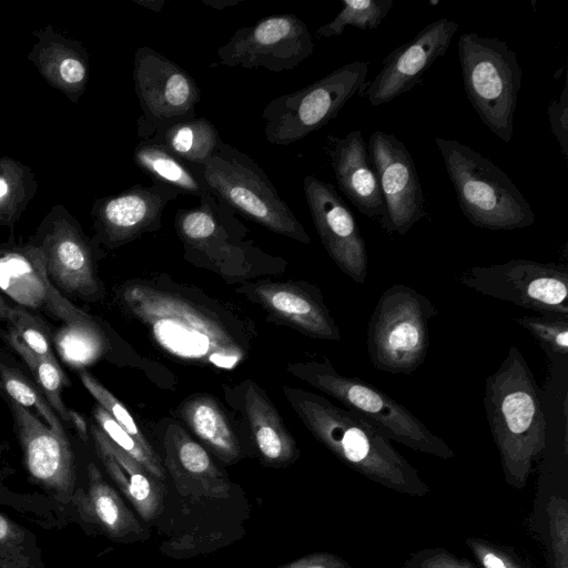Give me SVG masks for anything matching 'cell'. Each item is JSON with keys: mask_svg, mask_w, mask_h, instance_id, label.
Instances as JSON below:
<instances>
[{"mask_svg": "<svg viewBox=\"0 0 568 568\" xmlns=\"http://www.w3.org/2000/svg\"><path fill=\"white\" fill-rule=\"evenodd\" d=\"M118 297L155 344L176 359L226 371L251 351L252 327L200 290L165 277L138 278L122 284Z\"/></svg>", "mask_w": 568, "mask_h": 568, "instance_id": "1", "label": "cell"}, {"mask_svg": "<svg viewBox=\"0 0 568 568\" xmlns=\"http://www.w3.org/2000/svg\"><path fill=\"white\" fill-rule=\"evenodd\" d=\"M174 229L183 257L229 283L280 274L286 267L283 258L270 255L247 239V229L235 212L211 192L200 197L197 206L179 209Z\"/></svg>", "mask_w": 568, "mask_h": 568, "instance_id": "2", "label": "cell"}, {"mask_svg": "<svg viewBox=\"0 0 568 568\" xmlns=\"http://www.w3.org/2000/svg\"><path fill=\"white\" fill-rule=\"evenodd\" d=\"M484 407L505 467L525 473L545 447L546 419L538 385L517 346L486 377Z\"/></svg>", "mask_w": 568, "mask_h": 568, "instance_id": "3", "label": "cell"}, {"mask_svg": "<svg viewBox=\"0 0 568 568\" xmlns=\"http://www.w3.org/2000/svg\"><path fill=\"white\" fill-rule=\"evenodd\" d=\"M435 143L459 207L473 225L510 231L534 224L531 206L501 169L457 140L437 136Z\"/></svg>", "mask_w": 568, "mask_h": 568, "instance_id": "4", "label": "cell"}, {"mask_svg": "<svg viewBox=\"0 0 568 568\" xmlns=\"http://www.w3.org/2000/svg\"><path fill=\"white\" fill-rule=\"evenodd\" d=\"M283 394L310 433L345 463L383 476L407 473L389 437L362 415L301 388L284 386Z\"/></svg>", "mask_w": 568, "mask_h": 568, "instance_id": "5", "label": "cell"}, {"mask_svg": "<svg viewBox=\"0 0 568 568\" xmlns=\"http://www.w3.org/2000/svg\"><path fill=\"white\" fill-rule=\"evenodd\" d=\"M206 189L235 213L303 244L311 237L264 170L247 154L222 141L200 165Z\"/></svg>", "mask_w": 568, "mask_h": 568, "instance_id": "6", "label": "cell"}, {"mask_svg": "<svg viewBox=\"0 0 568 568\" xmlns=\"http://www.w3.org/2000/svg\"><path fill=\"white\" fill-rule=\"evenodd\" d=\"M458 59L467 98L483 123L510 142L523 70L506 42L475 32L459 37Z\"/></svg>", "mask_w": 568, "mask_h": 568, "instance_id": "7", "label": "cell"}, {"mask_svg": "<svg viewBox=\"0 0 568 568\" xmlns=\"http://www.w3.org/2000/svg\"><path fill=\"white\" fill-rule=\"evenodd\" d=\"M287 372L316 389L332 396L375 424L389 438L414 449L447 457L452 450L415 415L385 392L357 377L341 375L329 362H295Z\"/></svg>", "mask_w": 568, "mask_h": 568, "instance_id": "8", "label": "cell"}, {"mask_svg": "<svg viewBox=\"0 0 568 568\" xmlns=\"http://www.w3.org/2000/svg\"><path fill=\"white\" fill-rule=\"evenodd\" d=\"M434 304L415 288L394 284L379 297L368 322L367 353L373 366L392 374H412L425 361Z\"/></svg>", "mask_w": 568, "mask_h": 568, "instance_id": "9", "label": "cell"}, {"mask_svg": "<svg viewBox=\"0 0 568 568\" xmlns=\"http://www.w3.org/2000/svg\"><path fill=\"white\" fill-rule=\"evenodd\" d=\"M367 72L366 62L353 61L305 88L271 100L262 112L267 142L288 145L326 125L361 91Z\"/></svg>", "mask_w": 568, "mask_h": 568, "instance_id": "10", "label": "cell"}, {"mask_svg": "<svg viewBox=\"0 0 568 568\" xmlns=\"http://www.w3.org/2000/svg\"><path fill=\"white\" fill-rule=\"evenodd\" d=\"M29 242L41 250L55 288L87 302L104 298L105 288L95 267L99 248L64 205L51 207Z\"/></svg>", "mask_w": 568, "mask_h": 568, "instance_id": "11", "label": "cell"}, {"mask_svg": "<svg viewBox=\"0 0 568 568\" xmlns=\"http://www.w3.org/2000/svg\"><path fill=\"white\" fill-rule=\"evenodd\" d=\"M457 281L516 306L568 315V267L564 264L517 258L470 267Z\"/></svg>", "mask_w": 568, "mask_h": 568, "instance_id": "12", "label": "cell"}, {"mask_svg": "<svg viewBox=\"0 0 568 568\" xmlns=\"http://www.w3.org/2000/svg\"><path fill=\"white\" fill-rule=\"evenodd\" d=\"M133 82L142 115L138 135L150 138L170 124L195 118L201 90L195 80L179 64L150 47L136 49Z\"/></svg>", "mask_w": 568, "mask_h": 568, "instance_id": "13", "label": "cell"}, {"mask_svg": "<svg viewBox=\"0 0 568 568\" xmlns=\"http://www.w3.org/2000/svg\"><path fill=\"white\" fill-rule=\"evenodd\" d=\"M314 51L313 36L295 14H274L237 29L217 49L216 64L290 71Z\"/></svg>", "mask_w": 568, "mask_h": 568, "instance_id": "14", "label": "cell"}, {"mask_svg": "<svg viewBox=\"0 0 568 568\" xmlns=\"http://www.w3.org/2000/svg\"><path fill=\"white\" fill-rule=\"evenodd\" d=\"M367 150L385 204L379 220L387 233L405 235L424 215V195L409 151L395 135L374 131Z\"/></svg>", "mask_w": 568, "mask_h": 568, "instance_id": "15", "label": "cell"}, {"mask_svg": "<svg viewBox=\"0 0 568 568\" xmlns=\"http://www.w3.org/2000/svg\"><path fill=\"white\" fill-rule=\"evenodd\" d=\"M0 292L17 305L43 312L63 324L89 320L90 314L74 306L50 282L41 250L31 242L0 243Z\"/></svg>", "mask_w": 568, "mask_h": 568, "instance_id": "16", "label": "cell"}, {"mask_svg": "<svg viewBox=\"0 0 568 568\" xmlns=\"http://www.w3.org/2000/svg\"><path fill=\"white\" fill-rule=\"evenodd\" d=\"M179 195L182 193L176 189L153 182L97 199L91 209L95 232L92 242L98 248L113 250L159 230L164 209Z\"/></svg>", "mask_w": 568, "mask_h": 568, "instance_id": "17", "label": "cell"}, {"mask_svg": "<svg viewBox=\"0 0 568 568\" xmlns=\"http://www.w3.org/2000/svg\"><path fill=\"white\" fill-rule=\"evenodd\" d=\"M303 190L328 256L344 274L363 284L368 265L366 244L349 207L332 184L314 175H305Z\"/></svg>", "mask_w": 568, "mask_h": 568, "instance_id": "18", "label": "cell"}, {"mask_svg": "<svg viewBox=\"0 0 568 568\" xmlns=\"http://www.w3.org/2000/svg\"><path fill=\"white\" fill-rule=\"evenodd\" d=\"M458 28L455 21L440 18L423 28L407 43L395 48L383 60L376 77L364 84V97L373 106H378L410 91L432 64L446 53Z\"/></svg>", "mask_w": 568, "mask_h": 568, "instance_id": "19", "label": "cell"}, {"mask_svg": "<svg viewBox=\"0 0 568 568\" xmlns=\"http://www.w3.org/2000/svg\"><path fill=\"white\" fill-rule=\"evenodd\" d=\"M235 292L258 304L276 322L313 338L339 341V328L318 287L306 282H245Z\"/></svg>", "mask_w": 568, "mask_h": 568, "instance_id": "20", "label": "cell"}, {"mask_svg": "<svg viewBox=\"0 0 568 568\" xmlns=\"http://www.w3.org/2000/svg\"><path fill=\"white\" fill-rule=\"evenodd\" d=\"M6 400L14 419V429L30 477L63 500L71 499L75 487V463L69 439L58 436L30 409Z\"/></svg>", "mask_w": 568, "mask_h": 568, "instance_id": "21", "label": "cell"}, {"mask_svg": "<svg viewBox=\"0 0 568 568\" xmlns=\"http://www.w3.org/2000/svg\"><path fill=\"white\" fill-rule=\"evenodd\" d=\"M164 468L176 490L193 498L225 499L232 484L207 450L176 422L163 429Z\"/></svg>", "mask_w": 568, "mask_h": 568, "instance_id": "22", "label": "cell"}, {"mask_svg": "<svg viewBox=\"0 0 568 568\" xmlns=\"http://www.w3.org/2000/svg\"><path fill=\"white\" fill-rule=\"evenodd\" d=\"M326 152L341 191L367 217L381 220L385 204L362 131L326 136Z\"/></svg>", "mask_w": 568, "mask_h": 568, "instance_id": "23", "label": "cell"}, {"mask_svg": "<svg viewBox=\"0 0 568 568\" xmlns=\"http://www.w3.org/2000/svg\"><path fill=\"white\" fill-rule=\"evenodd\" d=\"M33 34L38 41L27 59L52 88L78 103L89 82L88 51L81 42L57 32L50 24Z\"/></svg>", "mask_w": 568, "mask_h": 568, "instance_id": "24", "label": "cell"}, {"mask_svg": "<svg viewBox=\"0 0 568 568\" xmlns=\"http://www.w3.org/2000/svg\"><path fill=\"white\" fill-rule=\"evenodd\" d=\"M91 435L105 471L140 517L145 521L158 518L166 493L162 481L115 446L98 425H91Z\"/></svg>", "mask_w": 568, "mask_h": 568, "instance_id": "25", "label": "cell"}, {"mask_svg": "<svg viewBox=\"0 0 568 568\" xmlns=\"http://www.w3.org/2000/svg\"><path fill=\"white\" fill-rule=\"evenodd\" d=\"M254 446L264 464L285 467L300 455L297 444L266 393L252 379L239 385Z\"/></svg>", "mask_w": 568, "mask_h": 568, "instance_id": "26", "label": "cell"}, {"mask_svg": "<svg viewBox=\"0 0 568 568\" xmlns=\"http://www.w3.org/2000/svg\"><path fill=\"white\" fill-rule=\"evenodd\" d=\"M71 499L82 518L115 541L139 539L148 532L93 463L88 465V490L74 493Z\"/></svg>", "mask_w": 568, "mask_h": 568, "instance_id": "27", "label": "cell"}, {"mask_svg": "<svg viewBox=\"0 0 568 568\" xmlns=\"http://www.w3.org/2000/svg\"><path fill=\"white\" fill-rule=\"evenodd\" d=\"M178 415L201 445L221 462L232 465L242 458L239 437L216 398L207 394H194L181 403Z\"/></svg>", "mask_w": 568, "mask_h": 568, "instance_id": "28", "label": "cell"}, {"mask_svg": "<svg viewBox=\"0 0 568 568\" xmlns=\"http://www.w3.org/2000/svg\"><path fill=\"white\" fill-rule=\"evenodd\" d=\"M133 161L153 182L176 189L182 194L200 199L210 193L202 180L200 165L182 161L150 139H140L134 148Z\"/></svg>", "mask_w": 568, "mask_h": 568, "instance_id": "29", "label": "cell"}, {"mask_svg": "<svg viewBox=\"0 0 568 568\" xmlns=\"http://www.w3.org/2000/svg\"><path fill=\"white\" fill-rule=\"evenodd\" d=\"M182 161L203 165L223 141L216 128L205 118L176 122L155 131L150 138Z\"/></svg>", "mask_w": 568, "mask_h": 568, "instance_id": "30", "label": "cell"}, {"mask_svg": "<svg viewBox=\"0 0 568 568\" xmlns=\"http://www.w3.org/2000/svg\"><path fill=\"white\" fill-rule=\"evenodd\" d=\"M53 346L65 363L79 369L104 357L111 349L106 333L93 316L63 324L53 333Z\"/></svg>", "mask_w": 568, "mask_h": 568, "instance_id": "31", "label": "cell"}, {"mask_svg": "<svg viewBox=\"0 0 568 568\" xmlns=\"http://www.w3.org/2000/svg\"><path fill=\"white\" fill-rule=\"evenodd\" d=\"M38 191L32 169L11 156L0 158V226L13 231Z\"/></svg>", "mask_w": 568, "mask_h": 568, "instance_id": "32", "label": "cell"}, {"mask_svg": "<svg viewBox=\"0 0 568 568\" xmlns=\"http://www.w3.org/2000/svg\"><path fill=\"white\" fill-rule=\"evenodd\" d=\"M0 395L26 408H34L58 436L68 438L60 417L49 405L40 388L3 351H0Z\"/></svg>", "mask_w": 568, "mask_h": 568, "instance_id": "33", "label": "cell"}, {"mask_svg": "<svg viewBox=\"0 0 568 568\" xmlns=\"http://www.w3.org/2000/svg\"><path fill=\"white\" fill-rule=\"evenodd\" d=\"M0 337L24 361L32 373L37 386L55 414L62 420L71 423L69 409L61 397L62 388L69 386L70 381L64 375L59 363L34 354L8 331H0Z\"/></svg>", "mask_w": 568, "mask_h": 568, "instance_id": "34", "label": "cell"}, {"mask_svg": "<svg viewBox=\"0 0 568 568\" xmlns=\"http://www.w3.org/2000/svg\"><path fill=\"white\" fill-rule=\"evenodd\" d=\"M342 4L337 16L316 30L317 38L339 36L348 26L361 30L376 29L393 8V0H342Z\"/></svg>", "mask_w": 568, "mask_h": 568, "instance_id": "35", "label": "cell"}, {"mask_svg": "<svg viewBox=\"0 0 568 568\" xmlns=\"http://www.w3.org/2000/svg\"><path fill=\"white\" fill-rule=\"evenodd\" d=\"M8 332L13 334L24 346L34 354L58 363L54 355L53 333L48 323L29 308L12 306L9 316Z\"/></svg>", "mask_w": 568, "mask_h": 568, "instance_id": "36", "label": "cell"}, {"mask_svg": "<svg viewBox=\"0 0 568 568\" xmlns=\"http://www.w3.org/2000/svg\"><path fill=\"white\" fill-rule=\"evenodd\" d=\"M92 414L98 427L115 446L138 460L159 480L163 481L166 478V470L155 450H148L139 444L101 405L97 404Z\"/></svg>", "mask_w": 568, "mask_h": 568, "instance_id": "37", "label": "cell"}, {"mask_svg": "<svg viewBox=\"0 0 568 568\" xmlns=\"http://www.w3.org/2000/svg\"><path fill=\"white\" fill-rule=\"evenodd\" d=\"M548 352L566 355L568 352V315L541 313L516 318Z\"/></svg>", "mask_w": 568, "mask_h": 568, "instance_id": "38", "label": "cell"}, {"mask_svg": "<svg viewBox=\"0 0 568 568\" xmlns=\"http://www.w3.org/2000/svg\"><path fill=\"white\" fill-rule=\"evenodd\" d=\"M79 376L83 386L95 398L98 404L101 405L126 433H129L145 449L154 450L124 404H122L87 369H80Z\"/></svg>", "mask_w": 568, "mask_h": 568, "instance_id": "39", "label": "cell"}, {"mask_svg": "<svg viewBox=\"0 0 568 568\" xmlns=\"http://www.w3.org/2000/svg\"><path fill=\"white\" fill-rule=\"evenodd\" d=\"M27 530L0 513V568H18L26 550Z\"/></svg>", "mask_w": 568, "mask_h": 568, "instance_id": "40", "label": "cell"}, {"mask_svg": "<svg viewBox=\"0 0 568 568\" xmlns=\"http://www.w3.org/2000/svg\"><path fill=\"white\" fill-rule=\"evenodd\" d=\"M548 119L550 129L557 139L561 152L568 156V87L565 81L562 91L558 99L550 102L548 106Z\"/></svg>", "mask_w": 568, "mask_h": 568, "instance_id": "41", "label": "cell"}, {"mask_svg": "<svg viewBox=\"0 0 568 568\" xmlns=\"http://www.w3.org/2000/svg\"><path fill=\"white\" fill-rule=\"evenodd\" d=\"M277 568H342L341 564L332 556L314 554L298 558L294 561L278 566Z\"/></svg>", "mask_w": 568, "mask_h": 568, "instance_id": "42", "label": "cell"}, {"mask_svg": "<svg viewBox=\"0 0 568 568\" xmlns=\"http://www.w3.org/2000/svg\"><path fill=\"white\" fill-rule=\"evenodd\" d=\"M70 420L84 443L88 440V427L84 418L73 409H69Z\"/></svg>", "mask_w": 568, "mask_h": 568, "instance_id": "43", "label": "cell"}, {"mask_svg": "<svg viewBox=\"0 0 568 568\" xmlns=\"http://www.w3.org/2000/svg\"><path fill=\"white\" fill-rule=\"evenodd\" d=\"M485 568H508L506 562L493 552H485L481 556Z\"/></svg>", "mask_w": 568, "mask_h": 568, "instance_id": "44", "label": "cell"}, {"mask_svg": "<svg viewBox=\"0 0 568 568\" xmlns=\"http://www.w3.org/2000/svg\"><path fill=\"white\" fill-rule=\"evenodd\" d=\"M12 306L4 300V295L0 292V321H8Z\"/></svg>", "mask_w": 568, "mask_h": 568, "instance_id": "45", "label": "cell"}, {"mask_svg": "<svg viewBox=\"0 0 568 568\" xmlns=\"http://www.w3.org/2000/svg\"><path fill=\"white\" fill-rule=\"evenodd\" d=\"M142 7H145L152 11H160L163 8V0H133Z\"/></svg>", "mask_w": 568, "mask_h": 568, "instance_id": "46", "label": "cell"}, {"mask_svg": "<svg viewBox=\"0 0 568 568\" xmlns=\"http://www.w3.org/2000/svg\"><path fill=\"white\" fill-rule=\"evenodd\" d=\"M203 2L207 6H211L215 9H224L225 7H231V6H234L237 3V1H234V0H226V1H217V0H210V1H206V0H203Z\"/></svg>", "mask_w": 568, "mask_h": 568, "instance_id": "47", "label": "cell"}]
</instances>
